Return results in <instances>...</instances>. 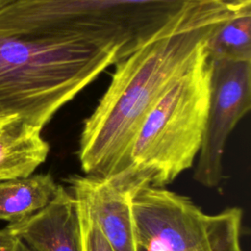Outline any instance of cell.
Wrapping results in <instances>:
<instances>
[{
  "instance_id": "cell-1",
  "label": "cell",
  "mask_w": 251,
  "mask_h": 251,
  "mask_svg": "<svg viewBox=\"0 0 251 251\" xmlns=\"http://www.w3.org/2000/svg\"><path fill=\"white\" fill-rule=\"evenodd\" d=\"M250 5L251 0L191 3L153 39L114 65L108 87L82 124L76 154L83 175L109 178L126 168L147 113L206 51L215 27Z\"/></svg>"
},
{
  "instance_id": "cell-2",
  "label": "cell",
  "mask_w": 251,
  "mask_h": 251,
  "mask_svg": "<svg viewBox=\"0 0 251 251\" xmlns=\"http://www.w3.org/2000/svg\"><path fill=\"white\" fill-rule=\"evenodd\" d=\"M124 58L117 46L0 35V116H18L43 128Z\"/></svg>"
},
{
  "instance_id": "cell-3",
  "label": "cell",
  "mask_w": 251,
  "mask_h": 251,
  "mask_svg": "<svg viewBox=\"0 0 251 251\" xmlns=\"http://www.w3.org/2000/svg\"><path fill=\"white\" fill-rule=\"evenodd\" d=\"M201 0H18L0 10V35L117 46L126 57Z\"/></svg>"
},
{
  "instance_id": "cell-4",
  "label": "cell",
  "mask_w": 251,
  "mask_h": 251,
  "mask_svg": "<svg viewBox=\"0 0 251 251\" xmlns=\"http://www.w3.org/2000/svg\"><path fill=\"white\" fill-rule=\"evenodd\" d=\"M211 68L207 50L147 113L133 138L126 168L106 178L134 195L144 187H165L190 169L206 123Z\"/></svg>"
},
{
  "instance_id": "cell-5",
  "label": "cell",
  "mask_w": 251,
  "mask_h": 251,
  "mask_svg": "<svg viewBox=\"0 0 251 251\" xmlns=\"http://www.w3.org/2000/svg\"><path fill=\"white\" fill-rule=\"evenodd\" d=\"M137 235L165 251H243V211L229 207L206 214L188 196L147 186L132 198Z\"/></svg>"
},
{
  "instance_id": "cell-6",
  "label": "cell",
  "mask_w": 251,
  "mask_h": 251,
  "mask_svg": "<svg viewBox=\"0 0 251 251\" xmlns=\"http://www.w3.org/2000/svg\"><path fill=\"white\" fill-rule=\"evenodd\" d=\"M210 93L193 178L213 188L223 180L226 141L251 108V61L210 60Z\"/></svg>"
},
{
  "instance_id": "cell-7",
  "label": "cell",
  "mask_w": 251,
  "mask_h": 251,
  "mask_svg": "<svg viewBox=\"0 0 251 251\" xmlns=\"http://www.w3.org/2000/svg\"><path fill=\"white\" fill-rule=\"evenodd\" d=\"M68 190L86 208L114 251H136L137 232L132 198L108 179L87 175H71Z\"/></svg>"
},
{
  "instance_id": "cell-8",
  "label": "cell",
  "mask_w": 251,
  "mask_h": 251,
  "mask_svg": "<svg viewBox=\"0 0 251 251\" xmlns=\"http://www.w3.org/2000/svg\"><path fill=\"white\" fill-rule=\"evenodd\" d=\"M8 226L33 251H81L77 204L68 188L60 184L44 208Z\"/></svg>"
},
{
  "instance_id": "cell-9",
  "label": "cell",
  "mask_w": 251,
  "mask_h": 251,
  "mask_svg": "<svg viewBox=\"0 0 251 251\" xmlns=\"http://www.w3.org/2000/svg\"><path fill=\"white\" fill-rule=\"evenodd\" d=\"M42 128L18 116L0 118V180L32 175L50 151Z\"/></svg>"
},
{
  "instance_id": "cell-10",
  "label": "cell",
  "mask_w": 251,
  "mask_h": 251,
  "mask_svg": "<svg viewBox=\"0 0 251 251\" xmlns=\"http://www.w3.org/2000/svg\"><path fill=\"white\" fill-rule=\"evenodd\" d=\"M58 185L50 174H36L0 182V220L20 223L42 208L55 196Z\"/></svg>"
},
{
  "instance_id": "cell-11",
  "label": "cell",
  "mask_w": 251,
  "mask_h": 251,
  "mask_svg": "<svg viewBox=\"0 0 251 251\" xmlns=\"http://www.w3.org/2000/svg\"><path fill=\"white\" fill-rule=\"evenodd\" d=\"M206 50L210 60L251 61V5L218 25Z\"/></svg>"
},
{
  "instance_id": "cell-12",
  "label": "cell",
  "mask_w": 251,
  "mask_h": 251,
  "mask_svg": "<svg viewBox=\"0 0 251 251\" xmlns=\"http://www.w3.org/2000/svg\"><path fill=\"white\" fill-rule=\"evenodd\" d=\"M75 201L79 218L81 251H114L89 216L85 206L80 201L76 199Z\"/></svg>"
},
{
  "instance_id": "cell-13",
  "label": "cell",
  "mask_w": 251,
  "mask_h": 251,
  "mask_svg": "<svg viewBox=\"0 0 251 251\" xmlns=\"http://www.w3.org/2000/svg\"><path fill=\"white\" fill-rule=\"evenodd\" d=\"M18 236L9 226L0 229V251H15Z\"/></svg>"
},
{
  "instance_id": "cell-14",
  "label": "cell",
  "mask_w": 251,
  "mask_h": 251,
  "mask_svg": "<svg viewBox=\"0 0 251 251\" xmlns=\"http://www.w3.org/2000/svg\"><path fill=\"white\" fill-rule=\"evenodd\" d=\"M136 251H165V250L153 240L137 235Z\"/></svg>"
},
{
  "instance_id": "cell-15",
  "label": "cell",
  "mask_w": 251,
  "mask_h": 251,
  "mask_svg": "<svg viewBox=\"0 0 251 251\" xmlns=\"http://www.w3.org/2000/svg\"><path fill=\"white\" fill-rule=\"evenodd\" d=\"M15 251H33V250L30 249L25 242H23V241L18 237V241H17V244H16Z\"/></svg>"
},
{
  "instance_id": "cell-16",
  "label": "cell",
  "mask_w": 251,
  "mask_h": 251,
  "mask_svg": "<svg viewBox=\"0 0 251 251\" xmlns=\"http://www.w3.org/2000/svg\"><path fill=\"white\" fill-rule=\"evenodd\" d=\"M16 1H18V0H0V10L11 5L12 3L16 2Z\"/></svg>"
},
{
  "instance_id": "cell-17",
  "label": "cell",
  "mask_w": 251,
  "mask_h": 251,
  "mask_svg": "<svg viewBox=\"0 0 251 251\" xmlns=\"http://www.w3.org/2000/svg\"><path fill=\"white\" fill-rule=\"evenodd\" d=\"M2 117H4V116H0V118H2Z\"/></svg>"
}]
</instances>
